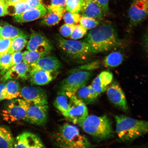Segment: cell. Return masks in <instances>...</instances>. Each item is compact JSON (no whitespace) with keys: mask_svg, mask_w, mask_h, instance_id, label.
Wrapping results in <instances>:
<instances>
[{"mask_svg":"<svg viewBox=\"0 0 148 148\" xmlns=\"http://www.w3.org/2000/svg\"><path fill=\"white\" fill-rule=\"evenodd\" d=\"M30 8L26 1L7 5V14L14 16L23 13Z\"/></svg>","mask_w":148,"mask_h":148,"instance_id":"83f0119b","label":"cell"},{"mask_svg":"<svg viewBox=\"0 0 148 148\" xmlns=\"http://www.w3.org/2000/svg\"><path fill=\"white\" fill-rule=\"evenodd\" d=\"M87 32V29L81 25H76L70 38L77 40L83 38Z\"/></svg>","mask_w":148,"mask_h":148,"instance_id":"e575fe53","label":"cell"},{"mask_svg":"<svg viewBox=\"0 0 148 148\" xmlns=\"http://www.w3.org/2000/svg\"><path fill=\"white\" fill-rule=\"evenodd\" d=\"M48 53L28 50L26 51L23 53V61L29 66L31 64L36 62L42 57L47 55Z\"/></svg>","mask_w":148,"mask_h":148,"instance_id":"f1b7e54d","label":"cell"},{"mask_svg":"<svg viewBox=\"0 0 148 148\" xmlns=\"http://www.w3.org/2000/svg\"><path fill=\"white\" fill-rule=\"evenodd\" d=\"M27 49L28 51L49 53L52 49L53 47L49 40L43 34L32 31L27 42Z\"/></svg>","mask_w":148,"mask_h":148,"instance_id":"7c38bea8","label":"cell"},{"mask_svg":"<svg viewBox=\"0 0 148 148\" xmlns=\"http://www.w3.org/2000/svg\"><path fill=\"white\" fill-rule=\"evenodd\" d=\"M116 131L121 141L131 142L147 134V121L134 119L123 115L115 116Z\"/></svg>","mask_w":148,"mask_h":148,"instance_id":"7a4b0ae2","label":"cell"},{"mask_svg":"<svg viewBox=\"0 0 148 148\" xmlns=\"http://www.w3.org/2000/svg\"><path fill=\"white\" fill-rule=\"evenodd\" d=\"M64 19L66 23L77 25L79 23L81 16L78 13L68 12L64 15Z\"/></svg>","mask_w":148,"mask_h":148,"instance_id":"836d02e7","label":"cell"},{"mask_svg":"<svg viewBox=\"0 0 148 148\" xmlns=\"http://www.w3.org/2000/svg\"><path fill=\"white\" fill-rule=\"evenodd\" d=\"M66 0H51V4L47 7V9L64 14L66 11Z\"/></svg>","mask_w":148,"mask_h":148,"instance_id":"1f68e13d","label":"cell"},{"mask_svg":"<svg viewBox=\"0 0 148 148\" xmlns=\"http://www.w3.org/2000/svg\"><path fill=\"white\" fill-rule=\"evenodd\" d=\"M21 88L19 83L14 79L9 80L5 84L4 99L11 100L17 99L20 95Z\"/></svg>","mask_w":148,"mask_h":148,"instance_id":"44dd1931","label":"cell"},{"mask_svg":"<svg viewBox=\"0 0 148 148\" xmlns=\"http://www.w3.org/2000/svg\"><path fill=\"white\" fill-rule=\"evenodd\" d=\"M91 85L99 95L106 91L107 90V87L103 86L101 84L99 76L94 79Z\"/></svg>","mask_w":148,"mask_h":148,"instance_id":"f35d334b","label":"cell"},{"mask_svg":"<svg viewBox=\"0 0 148 148\" xmlns=\"http://www.w3.org/2000/svg\"><path fill=\"white\" fill-rule=\"evenodd\" d=\"M79 12L81 16L97 19H102L104 14L101 7L93 0H83Z\"/></svg>","mask_w":148,"mask_h":148,"instance_id":"d6986e66","label":"cell"},{"mask_svg":"<svg viewBox=\"0 0 148 148\" xmlns=\"http://www.w3.org/2000/svg\"><path fill=\"white\" fill-rule=\"evenodd\" d=\"M42 0H27V2L30 8L38 6L42 3Z\"/></svg>","mask_w":148,"mask_h":148,"instance_id":"ee69618b","label":"cell"},{"mask_svg":"<svg viewBox=\"0 0 148 148\" xmlns=\"http://www.w3.org/2000/svg\"><path fill=\"white\" fill-rule=\"evenodd\" d=\"M11 100L3 111V119L10 123L25 121L30 104L23 99H16Z\"/></svg>","mask_w":148,"mask_h":148,"instance_id":"52a82bcc","label":"cell"},{"mask_svg":"<svg viewBox=\"0 0 148 148\" xmlns=\"http://www.w3.org/2000/svg\"><path fill=\"white\" fill-rule=\"evenodd\" d=\"M106 90L107 96L113 104L123 110H128L125 94L118 82L112 83Z\"/></svg>","mask_w":148,"mask_h":148,"instance_id":"4fadbf2b","label":"cell"},{"mask_svg":"<svg viewBox=\"0 0 148 148\" xmlns=\"http://www.w3.org/2000/svg\"><path fill=\"white\" fill-rule=\"evenodd\" d=\"M57 71L30 69L29 78L32 84L44 86L49 84L55 78L58 74Z\"/></svg>","mask_w":148,"mask_h":148,"instance_id":"e0dca14e","label":"cell"},{"mask_svg":"<svg viewBox=\"0 0 148 148\" xmlns=\"http://www.w3.org/2000/svg\"><path fill=\"white\" fill-rule=\"evenodd\" d=\"M14 140L10 130L0 125V148L14 147Z\"/></svg>","mask_w":148,"mask_h":148,"instance_id":"603a6c76","label":"cell"},{"mask_svg":"<svg viewBox=\"0 0 148 148\" xmlns=\"http://www.w3.org/2000/svg\"><path fill=\"white\" fill-rule=\"evenodd\" d=\"M92 75L91 71L73 69L61 82L60 90L65 92L69 97L75 95L79 88L86 86Z\"/></svg>","mask_w":148,"mask_h":148,"instance_id":"8992f818","label":"cell"},{"mask_svg":"<svg viewBox=\"0 0 148 148\" xmlns=\"http://www.w3.org/2000/svg\"><path fill=\"white\" fill-rule=\"evenodd\" d=\"M57 145L64 148H89L94 146L75 126L66 123L61 125L55 136Z\"/></svg>","mask_w":148,"mask_h":148,"instance_id":"277c9868","label":"cell"},{"mask_svg":"<svg viewBox=\"0 0 148 148\" xmlns=\"http://www.w3.org/2000/svg\"><path fill=\"white\" fill-rule=\"evenodd\" d=\"M27 37L23 31L18 28L5 23L1 27L0 38L14 39L18 36Z\"/></svg>","mask_w":148,"mask_h":148,"instance_id":"cb8c5ba5","label":"cell"},{"mask_svg":"<svg viewBox=\"0 0 148 148\" xmlns=\"http://www.w3.org/2000/svg\"><path fill=\"white\" fill-rule=\"evenodd\" d=\"M99 66L100 62L99 61H95L79 66L73 69L91 71L92 70L97 69Z\"/></svg>","mask_w":148,"mask_h":148,"instance_id":"74e56055","label":"cell"},{"mask_svg":"<svg viewBox=\"0 0 148 148\" xmlns=\"http://www.w3.org/2000/svg\"><path fill=\"white\" fill-rule=\"evenodd\" d=\"M7 14V5L3 0H0V16Z\"/></svg>","mask_w":148,"mask_h":148,"instance_id":"7bdbcfd3","label":"cell"},{"mask_svg":"<svg viewBox=\"0 0 148 148\" xmlns=\"http://www.w3.org/2000/svg\"><path fill=\"white\" fill-rule=\"evenodd\" d=\"M63 15L60 12L47 10V13L41 21V24L47 26L56 25L62 20Z\"/></svg>","mask_w":148,"mask_h":148,"instance_id":"484cf974","label":"cell"},{"mask_svg":"<svg viewBox=\"0 0 148 148\" xmlns=\"http://www.w3.org/2000/svg\"><path fill=\"white\" fill-rule=\"evenodd\" d=\"M47 12V9L41 3L38 6L29 8L22 14L14 16V19L16 23H28L43 17Z\"/></svg>","mask_w":148,"mask_h":148,"instance_id":"2e32d148","label":"cell"},{"mask_svg":"<svg viewBox=\"0 0 148 148\" xmlns=\"http://www.w3.org/2000/svg\"><path fill=\"white\" fill-rule=\"evenodd\" d=\"M79 23L87 29L95 28L99 25V22L95 18L81 16Z\"/></svg>","mask_w":148,"mask_h":148,"instance_id":"d6a6232c","label":"cell"},{"mask_svg":"<svg viewBox=\"0 0 148 148\" xmlns=\"http://www.w3.org/2000/svg\"><path fill=\"white\" fill-rule=\"evenodd\" d=\"M101 7L103 14H107L109 12V0H93Z\"/></svg>","mask_w":148,"mask_h":148,"instance_id":"b9f144b4","label":"cell"},{"mask_svg":"<svg viewBox=\"0 0 148 148\" xmlns=\"http://www.w3.org/2000/svg\"><path fill=\"white\" fill-rule=\"evenodd\" d=\"M2 27L0 26V35H1Z\"/></svg>","mask_w":148,"mask_h":148,"instance_id":"7dc6e473","label":"cell"},{"mask_svg":"<svg viewBox=\"0 0 148 148\" xmlns=\"http://www.w3.org/2000/svg\"><path fill=\"white\" fill-rule=\"evenodd\" d=\"M69 97L65 92L60 90L56 98L53 105L55 108L65 116L69 110Z\"/></svg>","mask_w":148,"mask_h":148,"instance_id":"7402d4cb","label":"cell"},{"mask_svg":"<svg viewBox=\"0 0 148 148\" xmlns=\"http://www.w3.org/2000/svg\"><path fill=\"white\" fill-rule=\"evenodd\" d=\"M20 95L29 104L48 105L47 94L39 87L24 86L21 88Z\"/></svg>","mask_w":148,"mask_h":148,"instance_id":"30bf717a","label":"cell"},{"mask_svg":"<svg viewBox=\"0 0 148 148\" xmlns=\"http://www.w3.org/2000/svg\"><path fill=\"white\" fill-rule=\"evenodd\" d=\"M13 40L0 38V57L8 53Z\"/></svg>","mask_w":148,"mask_h":148,"instance_id":"d590c367","label":"cell"},{"mask_svg":"<svg viewBox=\"0 0 148 148\" xmlns=\"http://www.w3.org/2000/svg\"><path fill=\"white\" fill-rule=\"evenodd\" d=\"M56 40L61 49L72 60L83 62L93 53L89 45L85 41L66 39L59 36Z\"/></svg>","mask_w":148,"mask_h":148,"instance_id":"5b68a950","label":"cell"},{"mask_svg":"<svg viewBox=\"0 0 148 148\" xmlns=\"http://www.w3.org/2000/svg\"><path fill=\"white\" fill-rule=\"evenodd\" d=\"M3 1H7V0H3Z\"/></svg>","mask_w":148,"mask_h":148,"instance_id":"c3c4849f","label":"cell"},{"mask_svg":"<svg viewBox=\"0 0 148 148\" xmlns=\"http://www.w3.org/2000/svg\"><path fill=\"white\" fill-rule=\"evenodd\" d=\"M14 148L45 147L39 137L32 132H25L16 137L14 140Z\"/></svg>","mask_w":148,"mask_h":148,"instance_id":"5bb4252c","label":"cell"},{"mask_svg":"<svg viewBox=\"0 0 148 148\" xmlns=\"http://www.w3.org/2000/svg\"><path fill=\"white\" fill-rule=\"evenodd\" d=\"M5 88V83L0 84V101L5 100L4 92Z\"/></svg>","mask_w":148,"mask_h":148,"instance_id":"f6af8a7d","label":"cell"},{"mask_svg":"<svg viewBox=\"0 0 148 148\" xmlns=\"http://www.w3.org/2000/svg\"><path fill=\"white\" fill-rule=\"evenodd\" d=\"M99 76L101 84L105 87L112 82L113 78L112 73L110 71L102 72Z\"/></svg>","mask_w":148,"mask_h":148,"instance_id":"8d00e7d4","label":"cell"},{"mask_svg":"<svg viewBox=\"0 0 148 148\" xmlns=\"http://www.w3.org/2000/svg\"><path fill=\"white\" fill-rule=\"evenodd\" d=\"M123 59V56L121 53L114 51L105 57L103 60V64L106 67H116L121 64Z\"/></svg>","mask_w":148,"mask_h":148,"instance_id":"d4e9b609","label":"cell"},{"mask_svg":"<svg viewBox=\"0 0 148 148\" xmlns=\"http://www.w3.org/2000/svg\"><path fill=\"white\" fill-rule=\"evenodd\" d=\"M27 37L21 36L16 37L14 38L7 53L12 54L21 51L27 44Z\"/></svg>","mask_w":148,"mask_h":148,"instance_id":"4316f807","label":"cell"},{"mask_svg":"<svg viewBox=\"0 0 148 148\" xmlns=\"http://www.w3.org/2000/svg\"><path fill=\"white\" fill-rule=\"evenodd\" d=\"M31 69H36L49 71H57L62 66V64L56 57L46 55L37 62L29 66Z\"/></svg>","mask_w":148,"mask_h":148,"instance_id":"ac0fdd59","label":"cell"},{"mask_svg":"<svg viewBox=\"0 0 148 148\" xmlns=\"http://www.w3.org/2000/svg\"><path fill=\"white\" fill-rule=\"evenodd\" d=\"M148 0H134L130 7L129 16L131 26H135L147 17Z\"/></svg>","mask_w":148,"mask_h":148,"instance_id":"9c48e42d","label":"cell"},{"mask_svg":"<svg viewBox=\"0 0 148 148\" xmlns=\"http://www.w3.org/2000/svg\"><path fill=\"white\" fill-rule=\"evenodd\" d=\"M78 125L98 141L108 139L114 136L112 122L106 115H88Z\"/></svg>","mask_w":148,"mask_h":148,"instance_id":"3957f363","label":"cell"},{"mask_svg":"<svg viewBox=\"0 0 148 148\" xmlns=\"http://www.w3.org/2000/svg\"><path fill=\"white\" fill-rule=\"evenodd\" d=\"M75 95L86 105L95 102L99 96L91 85L82 86L77 90Z\"/></svg>","mask_w":148,"mask_h":148,"instance_id":"ffe728a7","label":"cell"},{"mask_svg":"<svg viewBox=\"0 0 148 148\" xmlns=\"http://www.w3.org/2000/svg\"><path fill=\"white\" fill-rule=\"evenodd\" d=\"M88 115L86 105L75 95L69 97V108L64 116L66 119L75 124L79 125Z\"/></svg>","mask_w":148,"mask_h":148,"instance_id":"ba28073f","label":"cell"},{"mask_svg":"<svg viewBox=\"0 0 148 148\" xmlns=\"http://www.w3.org/2000/svg\"><path fill=\"white\" fill-rule=\"evenodd\" d=\"M27 0H7L5 1L7 5H13L16 3L26 1Z\"/></svg>","mask_w":148,"mask_h":148,"instance_id":"bcb514c9","label":"cell"},{"mask_svg":"<svg viewBox=\"0 0 148 148\" xmlns=\"http://www.w3.org/2000/svg\"><path fill=\"white\" fill-rule=\"evenodd\" d=\"M75 25L66 23L64 24L60 28V34L65 38L70 37Z\"/></svg>","mask_w":148,"mask_h":148,"instance_id":"ab89813d","label":"cell"},{"mask_svg":"<svg viewBox=\"0 0 148 148\" xmlns=\"http://www.w3.org/2000/svg\"><path fill=\"white\" fill-rule=\"evenodd\" d=\"M12 54L7 53L0 57V75L1 76L10 68Z\"/></svg>","mask_w":148,"mask_h":148,"instance_id":"f546056e","label":"cell"},{"mask_svg":"<svg viewBox=\"0 0 148 148\" xmlns=\"http://www.w3.org/2000/svg\"><path fill=\"white\" fill-rule=\"evenodd\" d=\"M84 41L89 45L93 53L110 51L121 44L116 29L110 24H104L90 31Z\"/></svg>","mask_w":148,"mask_h":148,"instance_id":"6da1fadb","label":"cell"},{"mask_svg":"<svg viewBox=\"0 0 148 148\" xmlns=\"http://www.w3.org/2000/svg\"><path fill=\"white\" fill-rule=\"evenodd\" d=\"M30 66L24 62L16 64L11 67L2 76L1 82L11 79H21L22 80H26L29 78Z\"/></svg>","mask_w":148,"mask_h":148,"instance_id":"9a60e30c","label":"cell"},{"mask_svg":"<svg viewBox=\"0 0 148 148\" xmlns=\"http://www.w3.org/2000/svg\"><path fill=\"white\" fill-rule=\"evenodd\" d=\"M83 2V0H66V10L74 13H79L82 8Z\"/></svg>","mask_w":148,"mask_h":148,"instance_id":"4dcf8cb0","label":"cell"},{"mask_svg":"<svg viewBox=\"0 0 148 148\" xmlns=\"http://www.w3.org/2000/svg\"><path fill=\"white\" fill-rule=\"evenodd\" d=\"M23 60V54L20 51L12 53V62L10 68L16 64L20 63L22 62Z\"/></svg>","mask_w":148,"mask_h":148,"instance_id":"60d3db41","label":"cell"},{"mask_svg":"<svg viewBox=\"0 0 148 148\" xmlns=\"http://www.w3.org/2000/svg\"><path fill=\"white\" fill-rule=\"evenodd\" d=\"M48 105L30 104L28 109L25 121L31 124L42 125L47 123Z\"/></svg>","mask_w":148,"mask_h":148,"instance_id":"8fae6325","label":"cell"}]
</instances>
